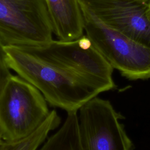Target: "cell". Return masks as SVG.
<instances>
[{
    "mask_svg": "<svg viewBox=\"0 0 150 150\" xmlns=\"http://www.w3.org/2000/svg\"><path fill=\"white\" fill-rule=\"evenodd\" d=\"M121 118L108 100L97 96L82 105L78 119L83 150H132Z\"/></svg>",
    "mask_w": 150,
    "mask_h": 150,
    "instance_id": "8992f818",
    "label": "cell"
},
{
    "mask_svg": "<svg viewBox=\"0 0 150 150\" xmlns=\"http://www.w3.org/2000/svg\"><path fill=\"white\" fill-rule=\"evenodd\" d=\"M37 150H83L79 134L78 111L67 112L62 125Z\"/></svg>",
    "mask_w": 150,
    "mask_h": 150,
    "instance_id": "9c48e42d",
    "label": "cell"
},
{
    "mask_svg": "<svg viewBox=\"0 0 150 150\" xmlns=\"http://www.w3.org/2000/svg\"><path fill=\"white\" fill-rule=\"evenodd\" d=\"M53 28L46 0H0V40L6 45L40 46Z\"/></svg>",
    "mask_w": 150,
    "mask_h": 150,
    "instance_id": "277c9868",
    "label": "cell"
},
{
    "mask_svg": "<svg viewBox=\"0 0 150 150\" xmlns=\"http://www.w3.org/2000/svg\"><path fill=\"white\" fill-rule=\"evenodd\" d=\"M3 142H4V141L1 138V137H0V149H1V146H2V144H3Z\"/></svg>",
    "mask_w": 150,
    "mask_h": 150,
    "instance_id": "7c38bea8",
    "label": "cell"
},
{
    "mask_svg": "<svg viewBox=\"0 0 150 150\" xmlns=\"http://www.w3.org/2000/svg\"><path fill=\"white\" fill-rule=\"evenodd\" d=\"M11 69L38 88L52 106L78 111L101 91L79 74L32 49L4 46Z\"/></svg>",
    "mask_w": 150,
    "mask_h": 150,
    "instance_id": "6da1fadb",
    "label": "cell"
},
{
    "mask_svg": "<svg viewBox=\"0 0 150 150\" xmlns=\"http://www.w3.org/2000/svg\"><path fill=\"white\" fill-rule=\"evenodd\" d=\"M26 47L82 76L101 93L116 87L112 79L114 69L85 34L73 40L53 39L40 46Z\"/></svg>",
    "mask_w": 150,
    "mask_h": 150,
    "instance_id": "5b68a950",
    "label": "cell"
},
{
    "mask_svg": "<svg viewBox=\"0 0 150 150\" xmlns=\"http://www.w3.org/2000/svg\"><path fill=\"white\" fill-rule=\"evenodd\" d=\"M60 122V116L55 110H52L45 121L33 133L20 140L4 141L0 150H37L47 139L50 132L57 128Z\"/></svg>",
    "mask_w": 150,
    "mask_h": 150,
    "instance_id": "30bf717a",
    "label": "cell"
},
{
    "mask_svg": "<svg viewBox=\"0 0 150 150\" xmlns=\"http://www.w3.org/2000/svg\"><path fill=\"white\" fill-rule=\"evenodd\" d=\"M79 8L150 47V0H77Z\"/></svg>",
    "mask_w": 150,
    "mask_h": 150,
    "instance_id": "52a82bcc",
    "label": "cell"
},
{
    "mask_svg": "<svg viewBox=\"0 0 150 150\" xmlns=\"http://www.w3.org/2000/svg\"><path fill=\"white\" fill-rule=\"evenodd\" d=\"M40 91L18 75L12 74L0 91V137L4 141L25 138L50 114Z\"/></svg>",
    "mask_w": 150,
    "mask_h": 150,
    "instance_id": "7a4b0ae2",
    "label": "cell"
},
{
    "mask_svg": "<svg viewBox=\"0 0 150 150\" xmlns=\"http://www.w3.org/2000/svg\"><path fill=\"white\" fill-rule=\"evenodd\" d=\"M57 40L70 41L84 34L77 0H46Z\"/></svg>",
    "mask_w": 150,
    "mask_h": 150,
    "instance_id": "ba28073f",
    "label": "cell"
},
{
    "mask_svg": "<svg viewBox=\"0 0 150 150\" xmlns=\"http://www.w3.org/2000/svg\"><path fill=\"white\" fill-rule=\"evenodd\" d=\"M84 32L113 69L132 80L150 79V47L105 25L80 9Z\"/></svg>",
    "mask_w": 150,
    "mask_h": 150,
    "instance_id": "3957f363",
    "label": "cell"
},
{
    "mask_svg": "<svg viewBox=\"0 0 150 150\" xmlns=\"http://www.w3.org/2000/svg\"><path fill=\"white\" fill-rule=\"evenodd\" d=\"M4 45L0 40V91L6 81L12 75L7 63Z\"/></svg>",
    "mask_w": 150,
    "mask_h": 150,
    "instance_id": "8fae6325",
    "label": "cell"
}]
</instances>
